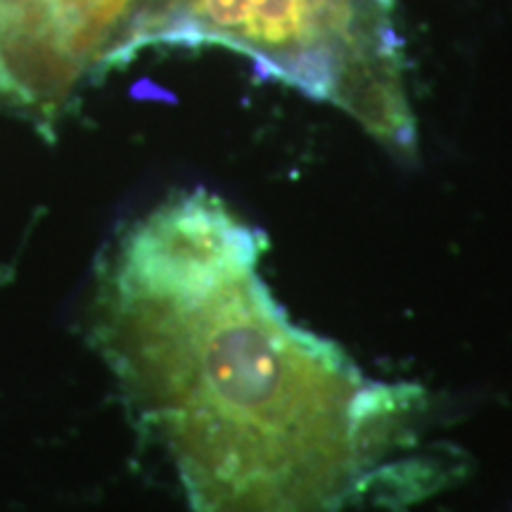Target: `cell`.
<instances>
[{
  "mask_svg": "<svg viewBox=\"0 0 512 512\" xmlns=\"http://www.w3.org/2000/svg\"><path fill=\"white\" fill-rule=\"evenodd\" d=\"M264 249L219 197L166 202L102 264L95 344L192 512H342L382 479L422 392L294 325Z\"/></svg>",
  "mask_w": 512,
  "mask_h": 512,
  "instance_id": "1",
  "label": "cell"
},
{
  "mask_svg": "<svg viewBox=\"0 0 512 512\" xmlns=\"http://www.w3.org/2000/svg\"><path fill=\"white\" fill-rule=\"evenodd\" d=\"M195 29L271 57L313 95L335 100V74L318 53L325 31H339L323 0H188Z\"/></svg>",
  "mask_w": 512,
  "mask_h": 512,
  "instance_id": "2",
  "label": "cell"
}]
</instances>
